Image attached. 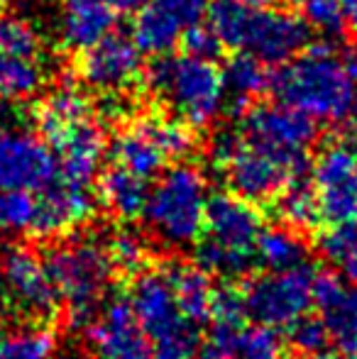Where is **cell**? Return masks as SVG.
Here are the masks:
<instances>
[{"label": "cell", "mask_w": 357, "mask_h": 359, "mask_svg": "<svg viewBox=\"0 0 357 359\" xmlns=\"http://www.w3.org/2000/svg\"><path fill=\"white\" fill-rule=\"evenodd\" d=\"M257 262L264 269H289L306 262V245L296 230L286 225H264L257 240Z\"/></svg>", "instance_id": "f1b7e54d"}, {"label": "cell", "mask_w": 357, "mask_h": 359, "mask_svg": "<svg viewBox=\"0 0 357 359\" xmlns=\"http://www.w3.org/2000/svg\"><path fill=\"white\" fill-rule=\"evenodd\" d=\"M13 0H0V8H5V5H10Z\"/></svg>", "instance_id": "7dc6e473"}, {"label": "cell", "mask_w": 357, "mask_h": 359, "mask_svg": "<svg viewBox=\"0 0 357 359\" xmlns=\"http://www.w3.org/2000/svg\"><path fill=\"white\" fill-rule=\"evenodd\" d=\"M47 81L44 44L37 27L20 15H0V100L22 103Z\"/></svg>", "instance_id": "8fae6325"}, {"label": "cell", "mask_w": 357, "mask_h": 359, "mask_svg": "<svg viewBox=\"0 0 357 359\" xmlns=\"http://www.w3.org/2000/svg\"><path fill=\"white\" fill-rule=\"evenodd\" d=\"M167 274L186 320L196 327L210 323L215 286L208 271L196 262H174V264H167Z\"/></svg>", "instance_id": "cb8c5ba5"}, {"label": "cell", "mask_w": 357, "mask_h": 359, "mask_svg": "<svg viewBox=\"0 0 357 359\" xmlns=\"http://www.w3.org/2000/svg\"><path fill=\"white\" fill-rule=\"evenodd\" d=\"M318 266L301 262L289 269H267L240 288L248 320L284 330L314 308V284Z\"/></svg>", "instance_id": "9c48e42d"}, {"label": "cell", "mask_w": 357, "mask_h": 359, "mask_svg": "<svg viewBox=\"0 0 357 359\" xmlns=\"http://www.w3.org/2000/svg\"><path fill=\"white\" fill-rule=\"evenodd\" d=\"M340 5H343L345 25L357 32V0H340Z\"/></svg>", "instance_id": "ab89813d"}, {"label": "cell", "mask_w": 357, "mask_h": 359, "mask_svg": "<svg viewBox=\"0 0 357 359\" xmlns=\"http://www.w3.org/2000/svg\"><path fill=\"white\" fill-rule=\"evenodd\" d=\"M81 79L103 95H125L142 74V52L133 37L110 32L81 57Z\"/></svg>", "instance_id": "e0dca14e"}, {"label": "cell", "mask_w": 357, "mask_h": 359, "mask_svg": "<svg viewBox=\"0 0 357 359\" xmlns=\"http://www.w3.org/2000/svg\"><path fill=\"white\" fill-rule=\"evenodd\" d=\"M206 18L220 47L240 49L264 64L289 62L304 52L309 42V25L304 18L269 5L252 8L240 0H213Z\"/></svg>", "instance_id": "7a4b0ae2"}, {"label": "cell", "mask_w": 357, "mask_h": 359, "mask_svg": "<svg viewBox=\"0 0 357 359\" xmlns=\"http://www.w3.org/2000/svg\"><path fill=\"white\" fill-rule=\"evenodd\" d=\"M238 128L260 142L301 156H309V149L318 135L314 120L284 103L252 105L243 113Z\"/></svg>", "instance_id": "d6986e66"}, {"label": "cell", "mask_w": 357, "mask_h": 359, "mask_svg": "<svg viewBox=\"0 0 357 359\" xmlns=\"http://www.w3.org/2000/svg\"><path fill=\"white\" fill-rule=\"evenodd\" d=\"M86 342L93 359H152L154 345L137 320L128 296L105 298L86 327Z\"/></svg>", "instance_id": "5bb4252c"}, {"label": "cell", "mask_w": 357, "mask_h": 359, "mask_svg": "<svg viewBox=\"0 0 357 359\" xmlns=\"http://www.w3.org/2000/svg\"><path fill=\"white\" fill-rule=\"evenodd\" d=\"M345 147L355 154L357 159V108L350 113V118L345 120Z\"/></svg>", "instance_id": "74e56055"}, {"label": "cell", "mask_w": 357, "mask_h": 359, "mask_svg": "<svg viewBox=\"0 0 357 359\" xmlns=\"http://www.w3.org/2000/svg\"><path fill=\"white\" fill-rule=\"evenodd\" d=\"M210 0H144L133 25V39L142 54L164 57L186 32L203 22Z\"/></svg>", "instance_id": "2e32d148"}, {"label": "cell", "mask_w": 357, "mask_h": 359, "mask_svg": "<svg viewBox=\"0 0 357 359\" xmlns=\"http://www.w3.org/2000/svg\"><path fill=\"white\" fill-rule=\"evenodd\" d=\"M355 88L348 62L328 44L304 49L271 76V90L279 103L314 123H345L355 110Z\"/></svg>", "instance_id": "6da1fadb"}, {"label": "cell", "mask_w": 357, "mask_h": 359, "mask_svg": "<svg viewBox=\"0 0 357 359\" xmlns=\"http://www.w3.org/2000/svg\"><path fill=\"white\" fill-rule=\"evenodd\" d=\"M213 159L233 194L252 203H267L299 181L309 156L276 149L235 128L215 140Z\"/></svg>", "instance_id": "5b68a950"}, {"label": "cell", "mask_w": 357, "mask_h": 359, "mask_svg": "<svg viewBox=\"0 0 357 359\" xmlns=\"http://www.w3.org/2000/svg\"><path fill=\"white\" fill-rule=\"evenodd\" d=\"M304 8V20L309 29L325 34V37H335L343 32L345 27V15L340 0H299Z\"/></svg>", "instance_id": "e575fe53"}, {"label": "cell", "mask_w": 357, "mask_h": 359, "mask_svg": "<svg viewBox=\"0 0 357 359\" xmlns=\"http://www.w3.org/2000/svg\"><path fill=\"white\" fill-rule=\"evenodd\" d=\"M59 337L49 323L25 320L3 325L0 320V359H52Z\"/></svg>", "instance_id": "4316f807"}, {"label": "cell", "mask_w": 357, "mask_h": 359, "mask_svg": "<svg viewBox=\"0 0 357 359\" xmlns=\"http://www.w3.org/2000/svg\"><path fill=\"white\" fill-rule=\"evenodd\" d=\"M198 359H223V357H220L218 352H215V350H213V347H210V345H206L203 350L198 352Z\"/></svg>", "instance_id": "f6af8a7d"}, {"label": "cell", "mask_w": 357, "mask_h": 359, "mask_svg": "<svg viewBox=\"0 0 357 359\" xmlns=\"http://www.w3.org/2000/svg\"><path fill=\"white\" fill-rule=\"evenodd\" d=\"M311 186L321 205V220L350 225L357 220V159L343 142L325 144L311 166Z\"/></svg>", "instance_id": "4fadbf2b"}, {"label": "cell", "mask_w": 357, "mask_h": 359, "mask_svg": "<svg viewBox=\"0 0 357 359\" xmlns=\"http://www.w3.org/2000/svg\"><path fill=\"white\" fill-rule=\"evenodd\" d=\"M149 88L162 98L177 118L191 128H206L223 113L228 88L223 72L213 59L191 57H159L147 72Z\"/></svg>", "instance_id": "52a82bcc"}, {"label": "cell", "mask_w": 357, "mask_h": 359, "mask_svg": "<svg viewBox=\"0 0 357 359\" xmlns=\"http://www.w3.org/2000/svg\"><path fill=\"white\" fill-rule=\"evenodd\" d=\"M105 250L110 255L115 271L120 274H140L149 266V242L135 227H120L105 240Z\"/></svg>", "instance_id": "4dcf8cb0"}, {"label": "cell", "mask_w": 357, "mask_h": 359, "mask_svg": "<svg viewBox=\"0 0 357 359\" xmlns=\"http://www.w3.org/2000/svg\"><path fill=\"white\" fill-rule=\"evenodd\" d=\"M314 306L328 330L330 345L345 357L357 359V286L345 284L335 271L318 269L314 284Z\"/></svg>", "instance_id": "ffe728a7"}, {"label": "cell", "mask_w": 357, "mask_h": 359, "mask_svg": "<svg viewBox=\"0 0 357 359\" xmlns=\"http://www.w3.org/2000/svg\"><path fill=\"white\" fill-rule=\"evenodd\" d=\"M118 10L105 0H62L57 34L64 47L86 52L115 29Z\"/></svg>", "instance_id": "7402d4cb"}, {"label": "cell", "mask_w": 357, "mask_h": 359, "mask_svg": "<svg viewBox=\"0 0 357 359\" xmlns=\"http://www.w3.org/2000/svg\"><path fill=\"white\" fill-rule=\"evenodd\" d=\"M225 79V88L228 95L245 108L248 103H252L257 95H262L264 90L271 88V74L267 69V64L262 59L252 57V54H240L233 62L225 67L223 72Z\"/></svg>", "instance_id": "83f0119b"}, {"label": "cell", "mask_w": 357, "mask_h": 359, "mask_svg": "<svg viewBox=\"0 0 357 359\" xmlns=\"http://www.w3.org/2000/svg\"><path fill=\"white\" fill-rule=\"evenodd\" d=\"M0 279L13 308L29 320L49 323L62 308L44 257L27 245H8L0 250Z\"/></svg>", "instance_id": "7c38bea8"}, {"label": "cell", "mask_w": 357, "mask_h": 359, "mask_svg": "<svg viewBox=\"0 0 357 359\" xmlns=\"http://www.w3.org/2000/svg\"><path fill=\"white\" fill-rule=\"evenodd\" d=\"M245 5H252V8H262V5H269V0H240Z\"/></svg>", "instance_id": "bcb514c9"}, {"label": "cell", "mask_w": 357, "mask_h": 359, "mask_svg": "<svg viewBox=\"0 0 357 359\" xmlns=\"http://www.w3.org/2000/svg\"><path fill=\"white\" fill-rule=\"evenodd\" d=\"M208 201L206 171L191 161H179L167 166L149 189L142 220L159 245L184 250L203 235Z\"/></svg>", "instance_id": "3957f363"}, {"label": "cell", "mask_w": 357, "mask_h": 359, "mask_svg": "<svg viewBox=\"0 0 357 359\" xmlns=\"http://www.w3.org/2000/svg\"><path fill=\"white\" fill-rule=\"evenodd\" d=\"M67 318L74 327H86L108 298L115 266L105 242L88 237L54 242L44 255Z\"/></svg>", "instance_id": "8992f818"}, {"label": "cell", "mask_w": 357, "mask_h": 359, "mask_svg": "<svg viewBox=\"0 0 357 359\" xmlns=\"http://www.w3.org/2000/svg\"><path fill=\"white\" fill-rule=\"evenodd\" d=\"M39 198L32 191H0V232L5 235H34Z\"/></svg>", "instance_id": "1f68e13d"}, {"label": "cell", "mask_w": 357, "mask_h": 359, "mask_svg": "<svg viewBox=\"0 0 357 359\" xmlns=\"http://www.w3.org/2000/svg\"><path fill=\"white\" fill-rule=\"evenodd\" d=\"M108 5H113L118 13H123V10H137L144 5V0H105Z\"/></svg>", "instance_id": "60d3db41"}, {"label": "cell", "mask_w": 357, "mask_h": 359, "mask_svg": "<svg viewBox=\"0 0 357 359\" xmlns=\"http://www.w3.org/2000/svg\"><path fill=\"white\" fill-rule=\"evenodd\" d=\"M52 359H54V357H52Z\"/></svg>", "instance_id": "c3c4849f"}, {"label": "cell", "mask_w": 357, "mask_h": 359, "mask_svg": "<svg viewBox=\"0 0 357 359\" xmlns=\"http://www.w3.org/2000/svg\"><path fill=\"white\" fill-rule=\"evenodd\" d=\"M264 217L257 203L238 194H215L208 201L203 235L196 242V264L225 279L243 276L257 259Z\"/></svg>", "instance_id": "277c9868"}, {"label": "cell", "mask_w": 357, "mask_h": 359, "mask_svg": "<svg viewBox=\"0 0 357 359\" xmlns=\"http://www.w3.org/2000/svg\"><path fill=\"white\" fill-rule=\"evenodd\" d=\"M47 144L57 156L59 179L76 186L93 184V179L100 174L105 151H108V137L95 115L69 125Z\"/></svg>", "instance_id": "ac0fdd59"}, {"label": "cell", "mask_w": 357, "mask_h": 359, "mask_svg": "<svg viewBox=\"0 0 357 359\" xmlns=\"http://www.w3.org/2000/svg\"><path fill=\"white\" fill-rule=\"evenodd\" d=\"M181 42H184V47H186V54L201 57V59H213L220 49L218 37L210 32L208 25H196V27H191L189 32L181 37Z\"/></svg>", "instance_id": "d590c367"}, {"label": "cell", "mask_w": 357, "mask_h": 359, "mask_svg": "<svg viewBox=\"0 0 357 359\" xmlns=\"http://www.w3.org/2000/svg\"><path fill=\"white\" fill-rule=\"evenodd\" d=\"M152 359H198V345L154 347V357Z\"/></svg>", "instance_id": "8d00e7d4"}, {"label": "cell", "mask_w": 357, "mask_h": 359, "mask_svg": "<svg viewBox=\"0 0 357 359\" xmlns=\"http://www.w3.org/2000/svg\"><path fill=\"white\" fill-rule=\"evenodd\" d=\"M39 213L34 235L37 240H52L72 232L74 227L83 225L93 217L98 208V196L90 191V186L67 184L59 179L47 191L37 194Z\"/></svg>", "instance_id": "44dd1931"}, {"label": "cell", "mask_w": 357, "mask_h": 359, "mask_svg": "<svg viewBox=\"0 0 357 359\" xmlns=\"http://www.w3.org/2000/svg\"><path fill=\"white\" fill-rule=\"evenodd\" d=\"M276 217L281 225L291 227L299 235L314 230L321 222V205L316 198V191L311 186V181H294L289 189H284L274 201Z\"/></svg>", "instance_id": "f546056e"}, {"label": "cell", "mask_w": 357, "mask_h": 359, "mask_svg": "<svg viewBox=\"0 0 357 359\" xmlns=\"http://www.w3.org/2000/svg\"><path fill=\"white\" fill-rule=\"evenodd\" d=\"M8 311H10V301H8V293H5L3 279H0V320L8 316Z\"/></svg>", "instance_id": "7bdbcfd3"}, {"label": "cell", "mask_w": 357, "mask_h": 359, "mask_svg": "<svg viewBox=\"0 0 357 359\" xmlns=\"http://www.w3.org/2000/svg\"><path fill=\"white\" fill-rule=\"evenodd\" d=\"M10 130H15V115H13V110H10V103L0 100V137L8 135Z\"/></svg>", "instance_id": "f35d334b"}, {"label": "cell", "mask_w": 357, "mask_h": 359, "mask_svg": "<svg viewBox=\"0 0 357 359\" xmlns=\"http://www.w3.org/2000/svg\"><path fill=\"white\" fill-rule=\"evenodd\" d=\"M348 69H350V76H353V81L357 83V44L353 49H350V57H348Z\"/></svg>", "instance_id": "ee69618b"}, {"label": "cell", "mask_w": 357, "mask_h": 359, "mask_svg": "<svg viewBox=\"0 0 357 359\" xmlns=\"http://www.w3.org/2000/svg\"><path fill=\"white\" fill-rule=\"evenodd\" d=\"M149 186L144 179L130 174V171L113 166L103 171L98 179V201L120 220H133L140 217L147 203Z\"/></svg>", "instance_id": "484cf974"}, {"label": "cell", "mask_w": 357, "mask_h": 359, "mask_svg": "<svg viewBox=\"0 0 357 359\" xmlns=\"http://www.w3.org/2000/svg\"><path fill=\"white\" fill-rule=\"evenodd\" d=\"M321 252L340 266L343 276L357 286V225H330L321 235Z\"/></svg>", "instance_id": "d6a6232c"}, {"label": "cell", "mask_w": 357, "mask_h": 359, "mask_svg": "<svg viewBox=\"0 0 357 359\" xmlns=\"http://www.w3.org/2000/svg\"><path fill=\"white\" fill-rule=\"evenodd\" d=\"M208 345L223 359H286V345L279 332L248 320L210 327Z\"/></svg>", "instance_id": "603a6c76"}, {"label": "cell", "mask_w": 357, "mask_h": 359, "mask_svg": "<svg viewBox=\"0 0 357 359\" xmlns=\"http://www.w3.org/2000/svg\"><path fill=\"white\" fill-rule=\"evenodd\" d=\"M196 149L194 128L181 118L147 115L128 123L110 144L115 166L149 181L172 161L184 159Z\"/></svg>", "instance_id": "ba28073f"}, {"label": "cell", "mask_w": 357, "mask_h": 359, "mask_svg": "<svg viewBox=\"0 0 357 359\" xmlns=\"http://www.w3.org/2000/svg\"><path fill=\"white\" fill-rule=\"evenodd\" d=\"M90 115H95L93 105L83 95V90L76 88L74 83H64L39 100L37 110H34V123H37L39 137L49 142L69 125L86 120Z\"/></svg>", "instance_id": "d4e9b609"}, {"label": "cell", "mask_w": 357, "mask_h": 359, "mask_svg": "<svg viewBox=\"0 0 357 359\" xmlns=\"http://www.w3.org/2000/svg\"><path fill=\"white\" fill-rule=\"evenodd\" d=\"M289 330V345L296 352H301L304 357L316 355V352H323L330 345L328 330H325V323L321 316H304L294 323V325L286 327Z\"/></svg>", "instance_id": "836d02e7"}, {"label": "cell", "mask_w": 357, "mask_h": 359, "mask_svg": "<svg viewBox=\"0 0 357 359\" xmlns=\"http://www.w3.org/2000/svg\"><path fill=\"white\" fill-rule=\"evenodd\" d=\"M304 359H353V357H345L343 352H328V350H323V352H316V355H309V357H304Z\"/></svg>", "instance_id": "b9f144b4"}, {"label": "cell", "mask_w": 357, "mask_h": 359, "mask_svg": "<svg viewBox=\"0 0 357 359\" xmlns=\"http://www.w3.org/2000/svg\"><path fill=\"white\" fill-rule=\"evenodd\" d=\"M128 298L154 347L198 345V327L181 313L167 266H147L135 274Z\"/></svg>", "instance_id": "30bf717a"}, {"label": "cell", "mask_w": 357, "mask_h": 359, "mask_svg": "<svg viewBox=\"0 0 357 359\" xmlns=\"http://www.w3.org/2000/svg\"><path fill=\"white\" fill-rule=\"evenodd\" d=\"M57 181V156L39 135L15 128L0 137V191L42 194Z\"/></svg>", "instance_id": "9a60e30c"}]
</instances>
